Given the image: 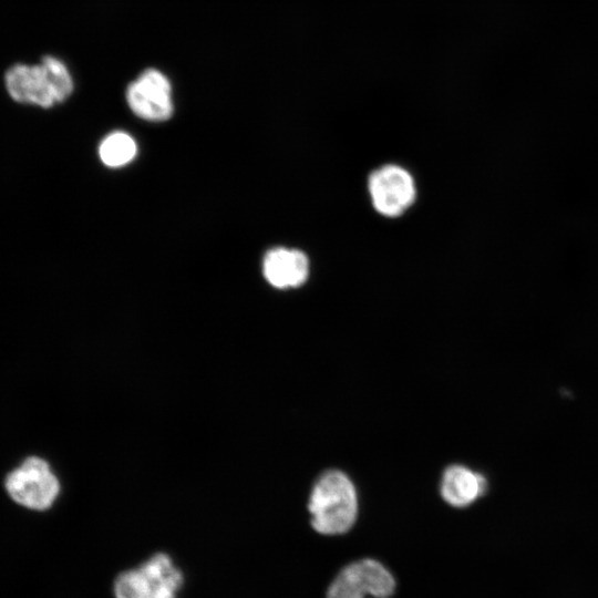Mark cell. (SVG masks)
<instances>
[{
  "instance_id": "cell-2",
  "label": "cell",
  "mask_w": 598,
  "mask_h": 598,
  "mask_svg": "<svg viewBox=\"0 0 598 598\" xmlns=\"http://www.w3.org/2000/svg\"><path fill=\"white\" fill-rule=\"evenodd\" d=\"M10 96L24 104L51 107L65 101L73 91L72 76L59 59L47 55L40 64H17L6 74Z\"/></svg>"
},
{
  "instance_id": "cell-1",
  "label": "cell",
  "mask_w": 598,
  "mask_h": 598,
  "mask_svg": "<svg viewBox=\"0 0 598 598\" xmlns=\"http://www.w3.org/2000/svg\"><path fill=\"white\" fill-rule=\"evenodd\" d=\"M308 511L312 528L326 536L349 532L359 513L358 493L352 480L340 470H328L311 488Z\"/></svg>"
},
{
  "instance_id": "cell-4",
  "label": "cell",
  "mask_w": 598,
  "mask_h": 598,
  "mask_svg": "<svg viewBox=\"0 0 598 598\" xmlns=\"http://www.w3.org/2000/svg\"><path fill=\"white\" fill-rule=\"evenodd\" d=\"M6 488L16 503L30 509L45 511L56 499L60 484L44 460L30 456L7 475Z\"/></svg>"
},
{
  "instance_id": "cell-8",
  "label": "cell",
  "mask_w": 598,
  "mask_h": 598,
  "mask_svg": "<svg viewBox=\"0 0 598 598\" xmlns=\"http://www.w3.org/2000/svg\"><path fill=\"white\" fill-rule=\"evenodd\" d=\"M309 259L303 251L283 247L268 250L262 261L266 280L278 289L303 285L309 276Z\"/></svg>"
},
{
  "instance_id": "cell-3",
  "label": "cell",
  "mask_w": 598,
  "mask_h": 598,
  "mask_svg": "<svg viewBox=\"0 0 598 598\" xmlns=\"http://www.w3.org/2000/svg\"><path fill=\"white\" fill-rule=\"evenodd\" d=\"M183 585L182 570L164 553L154 554L114 579L115 598H176Z\"/></svg>"
},
{
  "instance_id": "cell-9",
  "label": "cell",
  "mask_w": 598,
  "mask_h": 598,
  "mask_svg": "<svg viewBox=\"0 0 598 598\" xmlns=\"http://www.w3.org/2000/svg\"><path fill=\"white\" fill-rule=\"evenodd\" d=\"M486 478L462 464L447 466L441 477L440 494L444 502L462 508L473 504L485 494Z\"/></svg>"
},
{
  "instance_id": "cell-7",
  "label": "cell",
  "mask_w": 598,
  "mask_h": 598,
  "mask_svg": "<svg viewBox=\"0 0 598 598\" xmlns=\"http://www.w3.org/2000/svg\"><path fill=\"white\" fill-rule=\"evenodd\" d=\"M126 101L132 112L145 121H166L174 111L171 82L156 69L145 70L128 85Z\"/></svg>"
},
{
  "instance_id": "cell-10",
  "label": "cell",
  "mask_w": 598,
  "mask_h": 598,
  "mask_svg": "<svg viewBox=\"0 0 598 598\" xmlns=\"http://www.w3.org/2000/svg\"><path fill=\"white\" fill-rule=\"evenodd\" d=\"M137 146L134 138L124 132H113L104 137L99 147L102 163L109 167H121L136 156Z\"/></svg>"
},
{
  "instance_id": "cell-5",
  "label": "cell",
  "mask_w": 598,
  "mask_h": 598,
  "mask_svg": "<svg viewBox=\"0 0 598 598\" xmlns=\"http://www.w3.org/2000/svg\"><path fill=\"white\" fill-rule=\"evenodd\" d=\"M395 580L380 561L362 558L343 567L330 584L326 598H390Z\"/></svg>"
},
{
  "instance_id": "cell-6",
  "label": "cell",
  "mask_w": 598,
  "mask_h": 598,
  "mask_svg": "<svg viewBox=\"0 0 598 598\" xmlns=\"http://www.w3.org/2000/svg\"><path fill=\"white\" fill-rule=\"evenodd\" d=\"M369 193L378 213L398 217L406 212L416 196L412 175L401 166L390 164L374 169L369 176Z\"/></svg>"
}]
</instances>
